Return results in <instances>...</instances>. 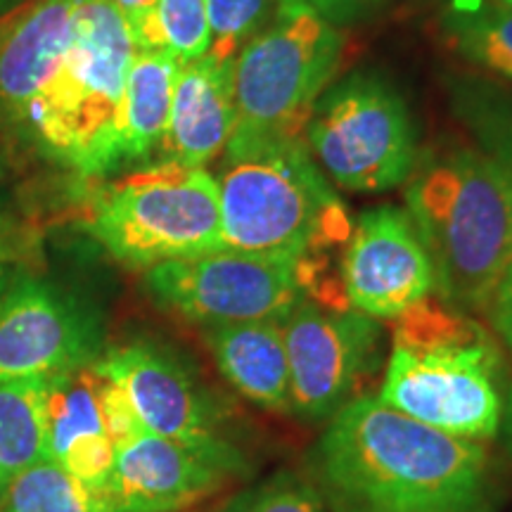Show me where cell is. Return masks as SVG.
Segmentation results:
<instances>
[{
	"mask_svg": "<svg viewBox=\"0 0 512 512\" xmlns=\"http://www.w3.org/2000/svg\"><path fill=\"white\" fill-rule=\"evenodd\" d=\"M235 128L233 62L211 55L181 64L171 100L164 162L204 166L226 152Z\"/></svg>",
	"mask_w": 512,
	"mask_h": 512,
	"instance_id": "cell-15",
	"label": "cell"
},
{
	"mask_svg": "<svg viewBox=\"0 0 512 512\" xmlns=\"http://www.w3.org/2000/svg\"><path fill=\"white\" fill-rule=\"evenodd\" d=\"M0 512H119L107 491L76 479L67 467L53 458L36 465L5 486L0 496Z\"/></svg>",
	"mask_w": 512,
	"mask_h": 512,
	"instance_id": "cell-22",
	"label": "cell"
},
{
	"mask_svg": "<svg viewBox=\"0 0 512 512\" xmlns=\"http://www.w3.org/2000/svg\"><path fill=\"white\" fill-rule=\"evenodd\" d=\"M503 356L484 325L432 294L394 318L377 401L472 441L501 430Z\"/></svg>",
	"mask_w": 512,
	"mask_h": 512,
	"instance_id": "cell-2",
	"label": "cell"
},
{
	"mask_svg": "<svg viewBox=\"0 0 512 512\" xmlns=\"http://www.w3.org/2000/svg\"><path fill=\"white\" fill-rule=\"evenodd\" d=\"M448 43L465 60L512 83V8L498 0H453L444 17Z\"/></svg>",
	"mask_w": 512,
	"mask_h": 512,
	"instance_id": "cell-21",
	"label": "cell"
},
{
	"mask_svg": "<svg viewBox=\"0 0 512 512\" xmlns=\"http://www.w3.org/2000/svg\"><path fill=\"white\" fill-rule=\"evenodd\" d=\"M486 316H489L496 335L503 339V344L512 354V266L505 271L494 297L486 306Z\"/></svg>",
	"mask_w": 512,
	"mask_h": 512,
	"instance_id": "cell-29",
	"label": "cell"
},
{
	"mask_svg": "<svg viewBox=\"0 0 512 512\" xmlns=\"http://www.w3.org/2000/svg\"><path fill=\"white\" fill-rule=\"evenodd\" d=\"M342 36L304 0H280L271 22L233 60L235 128L226 159L304 140L342 62Z\"/></svg>",
	"mask_w": 512,
	"mask_h": 512,
	"instance_id": "cell-6",
	"label": "cell"
},
{
	"mask_svg": "<svg viewBox=\"0 0 512 512\" xmlns=\"http://www.w3.org/2000/svg\"><path fill=\"white\" fill-rule=\"evenodd\" d=\"M408 216L434 266V290L460 311H484L512 266V178L496 159L458 147L413 178Z\"/></svg>",
	"mask_w": 512,
	"mask_h": 512,
	"instance_id": "cell-3",
	"label": "cell"
},
{
	"mask_svg": "<svg viewBox=\"0 0 512 512\" xmlns=\"http://www.w3.org/2000/svg\"><path fill=\"white\" fill-rule=\"evenodd\" d=\"M145 287L162 309L204 328L283 320L304 302H328L339 283L325 259L249 254L235 249L164 261L145 271Z\"/></svg>",
	"mask_w": 512,
	"mask_h": 512,
	"instance_id": "cell-8",
	"label": "cell"
},
{
	"mask_svg": "<svg viewBox=\"0 0 512 512\" xmlns=\"http://www.w3.org/2000/svg\"><path fill=\"white\" fill-rule=\"evenodd\" d=\"M86 228L114 259L152 268L221 249L219 183L204 166L162 162L105 185Z\"/></svg>",
	"mask_w": 512,
	"mask_h": 512,
	"instance_id": "cell-7",
	"label": "cell"
},
{
	"mask_svg": "<svg viewBox=\"0 0 512 512\" xmlns=\"http://www.w3.org/2000/svg\"><path fill=\"white\" fill-rule=\"evenodd\" d=\"M100 328L55 287L12 275L0 292V382L55 377L93 366Z\"/></svg>",
	"mask_w": 512,
	"mask_h": 512,
	"instance_id": "cell-12",
	"label": "cell"
},
{
	"mask_svg": "<svg viewBox=\"0 0 512 512\" xmlns=\"http://www.w3.org/2000/svg\"><path fill=\"white\" fill-rule=\"evenodd\" d=\"M157 36L159 48L181 64L207 55L211 46L207 0H159Z\"/></svg>",
	"mask_w": 512,
	"mask_h": 512,
	"instance_id": "cell-26",
	"label": "cell"
},
{
	"mask_svg": "<svg viewBox=\"0 0 512 512\" xmlns=\"http://www.w3.org/2000/svg\"><path fill=\"white\" fill-rule=\"evenodd\" d=\"M219 183L221 249L325 259L347 245L351 219L306 140L226 159Z\"/></svg>",
	"mask_w": 512,
	"mask_h": 512,
	"instance_id": "cell-5",
	"label": "cell"
},
{
	"mask_svg": "<svg viewBox=\"0 0 512 512\" xmlns=\"http://www.w3.org/2000/svg\"><path fill=\"white\" fill-rule=\"evenodd\" d=\"M157 3L159 0H114V5H117L119 12L126 19L128 29H131L136 50L159 48Z\"/></svg>",
	"mask_w": 512,
	"mask_h": 512,
	"instance_id": "cell-28",
	"label": "cell"
},
{
	"mask_svg": "<svg viewBox=\"0 0 512 512\" xmlns=\"http://www.w3.org/2000/svg\"><path fill=\"white\" fill-rule=\"evenodd\" d=\"M349 309L394 320L434 292V266L408 211L377 207L351 230L339 271Z\"/></svg>",
	"mask_w": 512,
	"mask_h": 512,
	"instance_id": "cell-13",
	"label": "cell"
},
{
	"mask_svg": "<svg viewBox=\"0 0 512 512\" xmlns=\"http://www.w3.org/2000/svg\"><path fill=\"white\" fill-rule=\"evenodd\" d=\"M280 0H207L211 46L219 62H233L261 29L271 22Z\"/></svg>",
	"mask_w": 512,
	"mask_h": 512,
	"instance_id": "cell-24",
	"label": "cell"
},
{
	"mask_svg": "<svg viewBox=\"0 0 512 512\" xmlns=\"http://www.w3.org/2000/svg\"><path fill=\"white\" fill-rule=\"evenodd\" d=\"M50 380L0 382V496L19 472L48 458Z\"/></svg>",
	"mask_w": 512,
	"mask_h": 512,
	"instance_id": "cell-20",
	"label": "cell"
},
{
	"mask_svg": "<svg viewBox=\"0 0 512 512\" xmlns=\"http://www.w3.org/2000/svg\"><path fill=\"white\" fill-rule=\"evenodd\" d=\"M368 3H382V0H368Z\"/></svg>",
	"mask_w": 512,
	"mask_h": 512,
	"instance_id": "cell-33",
	"label": "cell"
},
{
	"mask_svg": "<svg viewBox=\"0 0 512 512\" xmlns=\"http://www.w3.org/2000/svg\"><path fill=\"white\" fill-rule=\"evenodd\" d=\"M181 62L166 50H136L126 76L119 126V166L162 150Z\"/></svg>",
	"mask_w": 512,
	"mask_h": 512,
	"instance_id": "cell-19",
	"label": "cell"
},
{
	"mask_svg": "<svg viewBox=\"0 0 512 512\" xmlns=\"http://www.w3.org/2000/svg\"><path fill=\"white\" fill-rule=\"evenodd\" d=\"M98 396H100L102 420H105V430L114 441V446L124 444V441L145 432V427L140 425L136 411H133V403L128 401L126 392L117 382L98 375Z\"/></svg>",
	"mask_w": 512,
	"mask_h": 512,
	"instance_id": "cell-27",
	"label": "cell"
},
{
	"mask_svg": "<svg viewBox=\"0 0 512 512\" xmlns=\"http://www.w3.org/2000/svg\"><path fill=\"white\" fill-rule=\"evenodd\" d=\"M456 102L479 150L496 159L512 178V95L489 83H463Z\"/></svg>",
	"mask_w": 512,
	"mask_h": 512,
	"instance_id": "cell-23",
	"label": "cell"
},
{
	"mask_svg": "<svg viewBox=\"0 0 512 512\" xmlns=\"http://www.w3.org/2000/svg\"><path fill=\"white\" fill-rule=\"evenodd\" d=\"M304 140L325 174L351 192L392 190L418 164L411 112L380 76L356 74L325 91Z\"/></svg>",
	"mask_w": 512,
	"mask_h": 512,
	"instance_id": "cell-9",
	"label": "cell"
},
{
	"mask_svg": "<svg viewBox=\"0 0 512 512\" xmlns=\"http://www.w3.org/2000/svg\"><path fill=\"white\" fill-rule=\"evenodd\" d=\"M306 470L328 512H496L482 441L432 430L377 396L332 415Z\"/></svg>",
	"mask_w": 512,
	"mask_h": 512,
	"instance_id": "cell-1",
	"label": "cell"
},
{
	"mask_svg": "<svg viewBox=\"0 0 512 512\" xmlns=\"http://www.w3.org/2000/svg\"><path fill=\"white\" fill-rule=\"evenodd\" d=\"M503 432V441H505V448L512 453V387L508 389V394H505L503 399V413H501V430Z\"/></svg>",
	"mask_w": 512,
	"mask_h": 512,
	"instance_id": "cell-31",
	"label": "cell"
},
{
	"mask_svg": "<svg viewBox=\"0 0 512 512\" xmlns=\"http://www.w3.org/2000/svg\"><path fill=\"white\" fill-rule=\"evenodd\" d=\"M221 512H328L309 477L294 470H278L223 505Z\"/></svg>",
	"mask_w": 512,
	"mask_h": 512,
	"instance_id": "cell-25",
	"label": "cell"
},
{
	"mask_svg": "<svg viewBox=\"0 0 512 512\" xmlns=\"http://www.w3.org/2000/svg\"><path fill=\"white\" fill-rule=\"evenodd\" d=\"M207 347L221 375L254 406L292 413L290 363L278 320L207 328Z\"/></svg>",
	"mask_w": 512,
	"mask_h": 512,
	"instance_id": "cell-18",
	"label": "cell"
},
{
	"mask_svg": "<svg viewBox=\"0 0 512 512\" xmlns=\"http://www.w3.org/2000/svg\"><path fill=\"white\" fill-rule=\"evenodd\" d=\"M93 370L124 389L145 432L195 448L235 475L247 470L223 434V413L214 396L169 349L152 342L121 344L100 354Z\"/></svg>",
	"mask_w": 512,
	"mask_h": 512,
	"instance_id": "cell-10",
	"label": "cell"
},
{
	"mask_svg": "<svg viewBox=\"0 0 512 512\" xmlns=\"http://www.w3.org/2000/svg\"><path fill=\"white\" fill-rule=\"evenodd\" d=\"M133 55L136 43L114 0H79L72 46L24 112L38 143L81 176L119 169L121 105Z\"/></svg>",
	"mask_w": 512,
	"mask_h": 512,
	"instance_id": "cell-4",
	"label": "cell"
},
{
	"mask_svg": "<svg viewBox=\"0 0 512 512\" xmlns=\"http://www.w3.org/2000/svg\"><path fill=\"white\" fill-rule=\"evenodd\" d=\"M48 458L67 467L83 484L110 494L114 441L102 420L98 373L93 366L50 380Z\"/></svg>",
	"mask_w": 512,
	"mask_h": 512,
	"instance_id": "cell-16",
	"label": "cell"
},
{
	"mask_svg": "<svg viewBox=\"0 0 512 512\" xmlns=\"http://www.w3.org/2000/svg\"><path fill=\"white\" fill-rule=\"evenodd\" d=\"M79 0H36L0 38V105L22 121L74 38Z\"/></svg>",
	"mask_w": 512,
	"mask_h": 512,
	"instance_id": "cell-17",
	"label": "cell"
},
{
	"mask_svg": "<svg viewBox=\"0 0 512 512\" xmlns=\"http://www.w3.org/2000/svg\"><path fill=\"white\" fill-rule=\"evenodd\" d=\"M306 5H311L320 17L328 19L330 24H342L361 15L363 8L368 5V0H304Z\"/></svg>",
	"mask_w": 512,
	"mask_h": 512,
	"instance_id": "cell-30",
	"label": "cell"
},
{
	"mask_svg": "<svg viewBox=\"0 0 512 512\" xmlns=\"http://www.w3.org/2000/svg\"><path fill=\"white\" fill-rule=\"evenodd\" d=\"M280 325L294 415L309 422L330 420L358 399V389L380 361L382 330L375 318L306 297Z\"/></svg>",
	"mask_w": 512,
	"mask_h": 512,
	"instance_id": "cell-11",
	"label": "cell"
},
{
	"mask_svg": "<svg viewBox=\"0 0 512 512\" xmlns=\"http://www.w3.org/2000/svg\"><path fill=\"white\" fill-rule=\"evenodd\" d=\"M233 475L195 448L143 432L114 446L110 496L119 512H178L219 491Z\"/></svg>",
	"mask_w": 512,
	"mask_h": 512,
	"instance_id": "cell-14",
	"label": "cell"
},
{
	"mask_svg": "<svg viewBox=\"0 0 512 512\" xmlns=\"http://www.w3.org/2000/svg\"><path fill=\"white\" fill-rule=\"evenodd\" d=\"M498 3H505V5H510V8H512V0H498Z\"/></svg>",
	"mask_w": 512,
	"mask_h": 512,
	"instance_id": "cell-32",
	"label": "cell"
}]
</instances>
